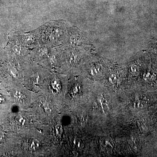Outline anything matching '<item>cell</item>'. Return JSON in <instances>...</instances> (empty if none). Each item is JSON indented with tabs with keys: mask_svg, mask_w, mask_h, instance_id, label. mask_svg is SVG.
<instances>
[{
	"mask_svg": "<svg viewBox=\"0 0 157 157\" xmlns=\"http://www.w3.org/2000/svg\"><path fill=\"white\" fill-rule=\"evenodd\" d=\"M73 143L78 149H81L83 147V144L80 140L78 139H75L73 141Z\"/></svg>",
	"mask_w": 157,
	"mask_h": 157,
	"instance_id": "cell-6",
	"label": "cell"
},
{
	"mask_svg": "<svg viewBox=\"0 0 157 157\" xmlns=\"http://www.w3.org/2000/svg\"><path fill=\"white\" fill-rule=\"evenodd\" d=\"M43 107H44L45 111L47 113L51 112H52V110H53L52 106L48 102H45L44 104H43Z\"/></svg>",
	"mask_w": 157,
	"mask_h": 157,
	"instance_id": "cell-5",
	"label": "cell"
},
{
	"mask_svg": "<svg viewBox=\"0 0 157 157\" xmlns=\"http://www.w3.org/2000/svg\"><path fill=\"white\" fill-rule=\"evenodd\" d=\"M112 141V139L109 137H106L102 140V145L105 149L107 150H110L112 149L113 147V143Z\"/></svg>",
	"mask_w": 157,
	"mask_h": 157,
	"instance_id": "cell-2",
	"label": "cell"
},
{
	"mask_svg": "<svg viewBox=\"0 0 157 157\" xmlns=\"http://www.w3.org/2000/svg\"><path fill=\"white\" fill-rule=\"evenodd\" d=\"M130 69H131V72L133 73V74H137L139 73V68H138V67L137 66H131V68H130Z\"/></svg>",
	"mask_w": 157,
	"mask_h": 157,
	"instance_id": "cell-8",
	"label": "cell"
},
{
	"mask_svg": "<svg viewBox=\"0 0 157 157\" xmlns=\"http://www.w3.org/2000/svg\"><path fill=\"white\" fill-rule=\"evenodd\" d=\"M17 120L20 124L21 125H24L26 123V120L25 119L24 117L22 116H18V117Z\"/></svg>",
	"mask_w": 157,
	"mask_h": 157,
	"instance_id": "cell-7",
	"label": "cell"
},
{
	"mask_svg": "<svg viewBox=\"0 0 157 157\" xmlns=\"http://www.w3.org/2000/svg\"><path fill=\"white\" fill-rule=\"evenodd\" d=\"M55 131H56V134L58 136H60L62 134V127L60 123H58L55 127Z\"/></svg>",
	"mask_w": 157,
	"mask_h": 157,
	"instance_id": "cell-4",
	"label": "cell"
},
{
	"mask_svg": "<svg viewBox=\"0 0 157 157\" xmlns=\"http://www.w3.org/2000/svg\"><path fill=\"white\" fill-rule=\"evenodd\" d=\"M15 97L18 100H24V96L21 92L17 91L15 93Z\"/></svg>",
	"mask_w": 157,
	"mask_h": 157,
	"instance_id": "cell-9",
	"label": "cell"
},
{
	"mask_svg": "<svg viewBox=\"0 0 157 157\" xmlns=\"http://www.w3.org/2000/svg\"><path fill=\"white\" fill-rule=\"evenodd\" d=\"M41 144L37 139H33L31 140L29 143V149L31 151H36L40 149Z\"/></svg>",
	"mask_w": 157,
	"mask_h": 157,
	"instance_id": "cell-1",
	"label": "cell"
},
{
	"mask_svg": "<svg viewBox=\"0 0 157 157\" xmlns=\"http://www.w3.org/2000/svg\"><path fill=\"white\" fill-rule=\"evenodd\" d=\"M52 86L53 89L56 91H59L60 90L61 86L59 82L57 80H55L52 82Z\"/></svg>",
	"mask_w": 157,
	"mask_h": 157,
	"instance_id": "cell-3",
	"label": "cell"
}]
</instances>
